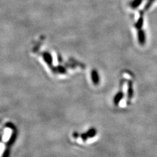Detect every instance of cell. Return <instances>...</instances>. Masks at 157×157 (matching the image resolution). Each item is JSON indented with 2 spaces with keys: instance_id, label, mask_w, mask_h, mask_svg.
<instances>
[{
  "instance_id": "6da1fadb",
  "label": "cell",
  "mask_w": 157,
  "mask_h": 157,
  "mask_svg": "<svg viewBox=\"0 0 157 157\" xmlns=\"http://www.w3.org/2000/svg\"><path fill=\"white\" fill-rule=\"evenodd\" d=\"M91 76V80L92 81L93 85L97 86L100 84V77L99 75V73L96 69H93L90 73Z\"/></svg>"
},
{
  "instance_id": "7a4b0ae2",
  "label": "cell",
  "mask_w": 157,
  "mask_h": 157,
  "mask_svg": "<svg viewBox=\"0 0 157 157\" xmlns=\"http://www.w3.org/2000/svg\"><path fill=\"white\" fill-rule=\"evenodd\" d=\"M144 10H140V17L137 20V21L134 24L135 28L137 29V30L142 29V27L144 26Z\"/></svg>"
},
{
  "instance_id": "3957f363",
  "label": "cell",
  "mask_w": 157,
  "mask_h": 157,
  "mask_svg": "<svg viewBox=\"0 0 157 157\" xmlns=\"http://www.w3.org/2000/svg\"><path fill=\"white\" fill-rule=\"evenodd\" d=\"M137 40L140 45L143 46L146 42V33L143 29L137 30Z\"/></svg>"
},
{
  "instance_id": "277c9868",
  "label": "cell",
  "mask_w": 157,
  "mask_h": 157,
  "mask_svg": "<svg viewBox=\"0 0 157 157\" xmlns=\"http://www.w3.org/2000/svg\"><path fill=\"white\" fill-rule=\"evenodd\" d=\"M43 58L47 64L51 67L53 65V60L51 54L49 52H44L43 53Z\"/></svg>"
},
{
  "instance_id": "5b68a950",
  "label": "cell",
  "mask_w": 157,
  "mask_h": 157,
  "mask_svg": "<svg viewBox=\"0 0 157 157\" xmlns=\"http://www.w3.org/2000/svg\"><path fill=\"white\" fill-rule=\"evenodd\" d=\"M17 135H18L17 130H13V133L11 134V136L10 137V138L7 143V147H9L14 144V142L16 141L17 138Z\"/></svg>"
},
{
  "instance_id": "8992f818",
  "label": "cell",
  "mask_w": 157,
  "mask_h": 157,
  "mask_svg": "<svg viewBox=\"0 0 157 157\" xmlns=\"http://www.w3.org/2000/svg\"><path fill=\"white\" fill-rule=\"evenodd\" d=\"M124 97V93L122 91H119V92L117 93V94L113 98V103L115 105H119L120 101L122 100V98Z\"/></svg>"
},
{
  "instance_id": "52a82bcc",
  "label": "cell",
  "mask_w": 157,
  "mask_h": 157,
  "mask_svg": "<svg viewBox=\"0 0 157 157\" xmlns=\"http://www.w3.org/2000/svg\"><path fill=\"white\" fill-rule=\"evenodd\" d=\"M143 1L144 0H132V2H130L129 6L132 9H135L140 6V5L143 2Z\"/></svg>"
},
{
  "instance_id": "ba28073f",
  "label": "cell",
  "mask_w": 157,
  "mask_h": 157,
  "mask_svg": "<svg viewBox=\"0 0 157 157\" xmlns=\"http://www.w3.org/2000/svg\"><path fill=\"white\" fill-rule=\"evenodd\" d=\"M134 94V90H133V85H132V82H128V98L129 99H132L133 97Z\"/></svg>"
},
{
  "instance_id": "9c48e42d",
  "label": "cell",
  "mask_w": 157,
  "mask_h": 157,
  "mask_svg": "<svg viewBox=\"0 0 157 157\" xmlns=\"http://www.w3.org/2000/svg\"><path fill=\"white\" fill-rule=\"evenodd\" d=\"M86 134L88 138H92V137H95L97 134V130L94 128H91L86 132Z\"/></svg>"
},
{
  "instance_id": "30bf717a",
  "label": "cell",
  "mask_w": 157,
  "mask_h": 157,
  "mask_svg": "<svg viewBox=\"0 0 157 157\" xmlns=\"http://www.w3.org/2000/svg\"><path fill=\"white\" fill-rule=\"evenodd\" d=\"M155 2V0H147V3H145V6H144V11L145 12V11H147L151 7V6H153V4L154 3V2Z\"/></svg>"
},
{
  "instance_id": "8fae6325",
  "label": "cell",
  "mask_w": 157,
  "mask_h": 157,
  "mask_svg": "<svg viewBox=\"0 0 157 157\" xmlns=\"http://www.w3.org/2000/svg\"><path fill=\"white\" fill-rule=\"evenodd\" d=\"M55 70H56V71L57 72V73H60V74H66V68L64 67H63V66H58L56 69H55Z\"/></svg>"
},
{
  "instance_id": "7c38bea8",
  "label": "cell",
  "mask_w": 157,
  "mask_h": 157,
  "mask_svg": "<svg viewBox=\"0 0 157 157\" xmlns=\"http://www.w3.org/2000/svg\"><path fill=\"white\" fill-rule=\"evenodd\" d=\"M10 154H11V151H10L9 147H7V148L3 151L2 157H10Z\"/></svg>"
},
{
  "instance_id": "4fadbf2b",
  "label": "cell",
  "mask_w": 157,
  "mask_h": 157,
  "mask_svg": "<svg viewBox=\"0 0 157 157\" xmlns=\"http://www.w3.org/2000/svg\"><path fill=\"white\" fill-rule=\"evenodd\" d=\"M80 137H81L82 140L83 141H84V142H85V141L88 139V136H87V135H86V133H82V134H81L80 135Z\"/></svg>"
},
{
  "instance_id": "5bb4252c",
  "label": "cell",
  "mask_w": 157,
  "mask_h": 157,
  "mask_svg": "<svg viewBox=\"0 0 157 157\" xmlns=\"http://www.w3.org/2000/svg\"><path fill=\"white\" fill-rule=\"evenodd\" d=\"M6 127H8L9 128H11V130H16V128H15V126H14L12 123H11V122H9V123H7L6 124Z\"/></svg>"
},
{
  "instance_id": "9a60e30c",
  "label": "cell",
  "mask_w": 157,
  "mask_h": 157,
  "mask_svg": "<svg viewBox=\"0 0 157 157\" xmlns=\"http://www.w3.org/2000/svg\"><path fill=\"white\" fill-rule=\"evenodd\" d=\"M73 137H74V138H77V137H79V134H78V132H74L73 133Z\"/></svg>"
}]
</instances>
